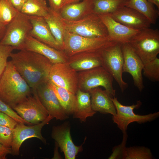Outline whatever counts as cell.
Returning a JSON list of instances; mask_svg holds the SVG:
<instances>
[{"mask_svg":"<svg viewBox=\"0 0 159 159\" xmlns=\"http://www.w3.org/2000/svg\"><path fill=\"white\" fill-rule=\"evenodd\" d=\"M12 53L10 57L16 70L32 90L49 80L53 64L47 57L37 53L21 50Z\"/></svg>","mask_w":159,"mask_h":159,"instance_id":"obj_1","label":"cell"},{"mask_svg":"<svg viewBox=\"0 0 159 159\" xmlns=\"http://www.w3.org/2000/svg\"><path fill=\"white\" fill-rule=\"evenodd\" d=\"M32 92L31 88L16 70L11 61H8L0 77V99L13 109Z\"/></svg>","mask_w":159,"mask_h":159,"instance_id":"obj_2","label":"cell"},{"mask_svg":"<svg viewBox=\"0 0 159 159\" xmlns=\"http://www.w3.org/2000/svg\"><path fill=\"white\" fill-rule=\"evenodd\" d=\"M64 48L63 51L69 57L75 54L99 52L117 42L109 36L89 38L64 32Z\"/></svg>","mask_w":159,"mask_h":159,"instance_id":"obj_3","label":"cell"},{"mask_svg":"<svg viewBox=\"0 0 159 159\" xmlns=\"http://www.w3.org/2000/svg\"><path fill=\"white\" fill-rule=\"evenodd\" d=\"M59 18L64 29L70 33L89 38L108 36L106 26L98 15L94 13L76 21L64 19L60 14Z\"/></svg>","mask_w":159,"mask_h":159,"instance_id":"obj_4","label":"cell"},{"mask_svg":"<svg viewBox=\"0 0 159 159\" xmlns=\"http://www.w3.org/2000/svg\"><path fill=\"white\" fill-rule=\"evenodd\" d=\"M128 44L144 65L159 53V31L150 28L141 30Z\"/></svg>","mask_w":159,"mask_h":159,"instance_id":"obj_5","label":"cell"},{"mask_svg":"<svg viewBox=\"0 0 159 159\" xmlns=\"http://www.w3.org/2000/svg\"><path fill=\"white\" fill-rule=\"evenodd\" d=\"M78 76L79 89L88 92L93 88L101 86L112 97H115L116 90L112 85L114 78L103 67L78 72Z\"/></svg>","mask_w":159,"mask_h":159,"instance_id":"obj_6","label":"cell"},{"mask_svg":"<svg viewBox=\"0 0 159 159\" xmlns=\"http://www.w3.org/2000/svg\"><path fill=\"white\" fill-rule=\"evenodd\" d=\"M112 100L116 112V115H112V120L123 133L126 132L128 125L131 123L135 122L141 124L150 122L159 116V112L144 115L135 114L133 110L141 106L142 102L140 100L137 101L135 104L125 106L120 103L115 97L112 98Z\"/></svg>","mask_w":159,"mask_h":159,"instance_id":"obj_7","label":"cell"},{"mask_svg":"<svg viewBox=\"0 0 159 159\" xmlns=\"http://www.w3.org/2000/svg\"><path fill=\"white\" fill-rule=\"evenodd\" d=\"M32 28L29 16L19 11L7 25L5 34L0 42L13 47L14 49L19 50Z\"/></svg>","mask_w":159,"mask_h":159,"instance_id":"obj_8","label":"cell"},{"mask_svg":"<svg viewBox=\"0 0 159 159\" xmlns=\"http://www.w3.org/2000/svg\"><path fill=\"white\" fill-rule=\"evenodd\" d=\"M122 44L117 42L103 49L100 53L102 66L112 75L123 92L127 88L128 85L122 77L123 57Z\"/></svg>","mask_w":159,"mask_h":159,"instance_id":"obj_9","label":"cell"},{"mask_svg":"<svg viewBox=\"0 0 159 159\" xmlns=\"http://www.w3.org/2000/svg\"><path fill=\"white\" fill-rule=\"evenodd\" d=\"M13 109L24 120L32 125L40 123L49 115L38 97L36 90H32L31 94Z\"/></svg>","mask_w":159,"mask_h":159,"instance_id":"obj_10","label":"cell"},{"mask_svg":"<svg viewBox=\"0 0 159 159\" xmlns=\"http://www.w3.org/2000/svg\"><path fill=\"white\" fill-rule=\"evenodd\" d=\"M53 119L49 115L47 118L39 124L31 126L25 125L23 123H19L12 129L13 139L11 148V154L13 156L19 155L20 148L22 143L26 140L32 138H38L44 143L46 144V139L42 136L41 131L45 125Z\"/></svg>","mask_w":159,"mask_h":159,"instance_id":"obj_11","label":"cell"},{"mask_svg":"<svg viewBox=\"0 0 159 159\" xmlns=\"http://www.w3.org/2000/svg\"><path fill=\"white\" fill-rule=\"evenodd\" d=\"M49 78L55 85L64 88L75 94L78 89V72L67 63L53 64Z\"/></svg>","mask_w":159,"mask_h":159,"instance_id":"obj_12","label":"cell"},{"mask_svg":"<svg viewBox=\"0 0 159 159\" xmlns=\"http://www.w3.org/2000/svg\"><path fill=\"white\" fill-rule=\"evenodd\" d=\"M122 49L123 72H127L131 74L134 85L141 92L144 87L142 75L144 64L128 43H122Z\"/></svg>","mask_w":159,"mask_h":159,"instance_id":"obj_13","label":"cell"},{"mask_svg":"<svg viewBox=\"0 0 159 159\" xmlns=\"http://www.w3.org/2000/svg\"><path fill=\"white\" fill-rule=\"evenodd\" d=\"M52 138L54 140L66 159H75L78 154L83 150L82 145H76L74 143L70 133L69 123L65 122L52 127Z\"/></svg>","mask_w":159,"mask_h":159,"instance_id":"obj_14","label":"cell"},{"mask_svg":"<svg viewBox=\"0 0 159 159\" xmlns=\"http://www.w3.org/2000/svg\"><path fill=\"white\" fill-rule=\"evenodd\" d=\"M38 97L49 115L57 120H63L69 117L58 101L48 81L36 89Z\"/></svg>","mask_w":159,"mask_h":159,"instance_id":"obj_15","label":"cell"},{"mask_svg":"<svg viewBox=\"0 0 159 159\" xmlns=\"http://www.w3.org/2000/svg\"><path fill=\"white\" fill-rule=\"evenodd\" d=\"M116 21L135 29L150 28L151 24L144 15L131 8L124 6L114 12L107 14Z\"/></svg>","mask_w":159,"mask_h":159,"instance_id":"obj_16","label":"cell"},{"mask_svg":"<svg viewBox=\"0 0 159 159\" xmlns=\"http://www.w3.org/2000/svg\"><path fill=\"white\" fill-rule=\"evenodd\" d=\"M34 52L48 58L53 64L67 63L69 57L64 52L51 47L29 35L19 50Z\"/></svg>","mask_w":159,"mask_h":159,"instance_id":"obj_17","label":"cell"},{"mask_svg":"<svg viewBox=\"0 0 159 159\" xmlns=\"http://www.w3.org/2000/svg\"><path fill=\"white\" fill-rule=\"evenodd\" d=\"M106 26L108 36L112 40L128 43L140 30L129 27L115 20L107 14H97Z\"/></svg>","mask_w":159,"mask_h":159,"instance_id":"obj_18","label":"cell"},{"mask_svg":"<svg viewBox=\"0 0 159 159\" xmlns=\"http://www.w3.org/2000/svg\"><path fill=\"white\" fill-rule=\"evenodd\" d=\"M29 17L32 26L29 35L51 47L61 50L44 18L34 16Z\"/></svg>","mask_w":159,"mask_h":159,"instance_id":"obj_19","label":"cell"},{"mask_svg":"<svg viewBox=\"0 0 159 159\" xmlns=\"http://www.w3.org/2000/svg\"><path fill=\"white\" fill-rule=\"evenodd\" d=\"M88 92L90 95L93 110L103 114L116 115L115 107L112 100V97L105 90L98 87L91 89Z\"/></svg>","mask_w":159,"mask_h":159,"instance_id":"obj_20","label":"cell"},{"mask_svg":"<svg viewBox=\"0 0 159 159\" xmlns=\"http://www.w3.org/2000/svg\"><path fill=\"white\" fill-rule=\"evenodd\" d=\"M93 0H82L64 6L59 12L63 19L69 21L81 19L93 13Z\"/></svg>","mask_w":159,"mask_h":159,"instance_id":"obj_21","label":"cell"},{"mask_svg":"<svg viewBox=\"0 0 159 159\" xmlns=\"http://www.w3.org/2000/svg\"><path fill=\"white\" fill-rule=\"evenodd\" d=\"M100 52L75 54L69 57L67 63L77 72L101 66Z\"/></svg>","mask_w":159,"mask_h":159,"instance_id":"obj_22","label":"cell"},{"mask_svg":"<svg viewBox=\"0 0 159 159\" xmlns=\"http://www.w3.org/2000/svg\"><path fill=\"white\" fill-rule=\"evenodd\" d=\"M75 96L73 117L79 119L81 122H85L87 117L93 116L96 113L92 109L90 95L88 92L78 89Z\"/></svg>","mask_w":159,"mask_h":159,"instance_id":"obj_23","label":"cell"},{"mask_svg":"<svg viewBox=\"0 0 159 159\" xmlns=\"http://www.w3.org/2000/svg\"><path fill=\"white\" fill-rule=\"evenodd\" d=\"M44 18L58 45L61 50L63 51L64 29L60 20L59 13L54 11L49 7L48 14Z\"/></svg>","mask_w":159,"mask_h":159,"instance_id":"obj_24","label":"cell"},{"mask_svg":"<svg viewBox=\"0 0 159 159\" xmlns=\"http://www.w3.org/2000/svg\"><path fill=\"white\" fill-rule=\"evenodd\" d=\"M48 82L66 113L69 116L72 115L75 105V94L64 88L55 85L49 80Z\"/></svg>","mask_w":159,"mask_h":159,"instance_id":"obj_25","label":"cell"},{"mask_svg":"<svg viewBox=\"0 0 159 159\" xmlns=\"http://www.w3.org/2000/svg\"><path fill=\"white\" fill-rule=\"evenodd\" d=\"M133 9L145 16L151 24L156 23L159 15V11L154 4L148 0H128L125 6Z\"/></svg>","mask_w":159,"mask_h":159,"instance_id":"obj_26","label":"cell"},{"mask_svg":"<svg viewBox=\"0 0 159 159\" xmlns=\"http://www.w3.org/2000/svg\"><path fill=\"white\" fill-rule=\"evenodd\" d=\"M19 12L29 16L44 17L48 14L49 7L45 0H27Z\"/></svg>","mask_w":159,"mask_h":159,"instance_id":"obj_27","label":"cell"},{"mask_svg":"<svg viewBox=\"0 0 159 159\" xmlns=\"http://www.w3.org/2000/svg\"><path fill=\"white\" fill-rule=\"evenodd\" d=\"M128 0H93V12L97 14L112 13L125 6Z\"/></svg>","mask_w":159,"mask_h":159,"instance_id":"obj_28","label":"cell"},{"mask_svg":"<svg viewBox=\"0 0 159 159\" xmlns=\"http://www.w3.org/2000/svg\"><path fill=\"white\" fill-rule=\"evenodd\" d=\"M153 156L150 150L144 146L126 147L124 151L122 159H152Z\"/></svg>","mask_w":159,"mask_h":159,"instance_id":"obj_29","label":"cell"},{"mask_svg":"<svg viewBox=\"0 0 159 159\" xmlns=\"http://www.w3.org/2000/svg\"><path fill=\"white\" fill-rule=\"evenodd\" d=\"M18 11L11 0H0V22L7 25L14 18Z\"/></svg>","mask_w":159,"mask_h":159,"instance_id":"obj_30","label":"cell"},{"mask_svg":"<svg viewBox=\"0 0 159 159\" xmlns=\"http://www.w3.org/2000/svg\"><path fill=\"white\" fill-rule=\"evenodd\" d=\"M145 76L153 81H159V59L157 57L145 64L143 69Z\"/></svg>","mask_w":159,"mask_h":159,"instance_id":"obj_31","label":"cell"},{"mask_svg":"<svg viewBox=\"0 0 159 159\" xmlns=\"http://www.w3.org/2000/svg\"><path fill=\"white\" fill-rule=\"evenodd\" d=\"M14 49L13 47L0 42V77L6 66L8 58Z\"/></svg>","mask_w":159,"mask_h":159,"instance_id":"obj_32","label":"cell"},{"mask_svg":"<svg viewBox=\"0 0 159 159\" xmlns=\"http://www.w3.org/2000/svg\"><path fill=\"white\" fill-rule=\"evenodd\" d=\"M13 139L12 129L5 126L0 125V143L6 147L11 148Z\"/></svg>","mask_w":159,"mask_h":159,"instance_id":"obj_33","label":"cell"},{"mask_svg":"<svg viewBox=\"0 0 159 159\" xmlns=\"http://www.w3.org/2000/svg\"><path fill=\"white\" fill-rule=\"evenodd\" d=\"M0 111L3 112L14 119L19 123L31 125L22 119L11 108L0 99Z\"/></svg>","mask_w":159,"mask_h":159,"instance_id":"obj_34","label":"cell"},{"mask_svg":"<svg viewBox=\"0 0 159 159\" xmlns=\"http://www.w3.org/2000/svg\"><path fill=\"white\" fill-rule=\"evenodd\" d=\"M123 138L122 143L115 146L112 150V153L108 158L109 159H122V155L126 147L127 135L126 132L123 133Z\"/></svg>","mask_w":159,"mask_h":159,"instance_id":"obj_35","label":"cell"},{"mask_svg":"<svg viewBox=\"0 0 159 159\" xmlns=\"http://www.w3.org/2000/svg\"><path fill=\"white\" fill-rule=\"evenodd\" d=\"M18 123L7 114L0 111V125L5 126L13 129Z\"/></svg>","mask_w":159,"mask_h":159,"instance_id":"obj_36","label":"cell"},{"mask_svg":"<svg viewBox=\"0 0 159 159\" xmlns=\"http://www.w3.org/2000/svg\"><path fill=\"white\" fill-rule=\"evenodd\" d=\"M49 1V7L54 11L59 12L63 6L65 0H47Z\"/></svg>","mask_w":159,"mask_h":159,"instance_id":"obj_37","label":"cell"},{"mask_svg":"<svg viewBox=\"0 0 159 159\" xmlns=\"http://www.w3.org/2000/svg\"><path fill=\"white\" fill-rule=\"evenodd\" d=\"M11 153V148L6 147L0 143V159H6L7 155Z\"/></svg>","mask_w":159,"mask_h":159,"instance_id":"obj_38","label":"cell"},{"mask_svg":"<svg viewBox=\"0 0 159 159\" xmlns=\"http://www.w3.org/2000/svg\"><path fill=\"white\" fill-rule=\"evenodd\" d=\"M27 0H11L14 6L19 12Z\"/></svg>","mask_w":159,"mask_h":159,"instance_id":"obj_39","label":"cell"},{"mask_svg":"<svg viewBox=\"0 0 159 159\" xmlns=\"http://www.w3.org/2000/svg\"><path fill=\"white\" fill-rule=\"evenodd\" d=\"M7 25L0 22V41L2 39L5 34Z\"/></svg>","mask_w":159,"mask_h":159,"instance_id":"obj_40","label":"cell"},{"mask_svg":"<svg viewBox=\"0 0 159 159\" xmlns=\"http://www.w3.org/2000/svg\"><path fill=\"white\" fill-rule=\"evenodd\" d=\"M82 0H65L63 6L67 4L77 2Z\"/></svg>","mask_w":159,"mask_h":159,"instance_id":"obj_41","label":"cell"},{"mask_svg":"<svg viewBox=\"0 0 159 159\" xmlns=\"http://www.w3.org/2000/svg\"><path fill=\"white\" fill-rule=\"evenodd\" d=\"M149 2L155 5L157 8H159V0H148Z\"/></svg>","mask_w":159,"mask_h":159,"instance_id":"obj_42","label":"cell"}]
</instances>
